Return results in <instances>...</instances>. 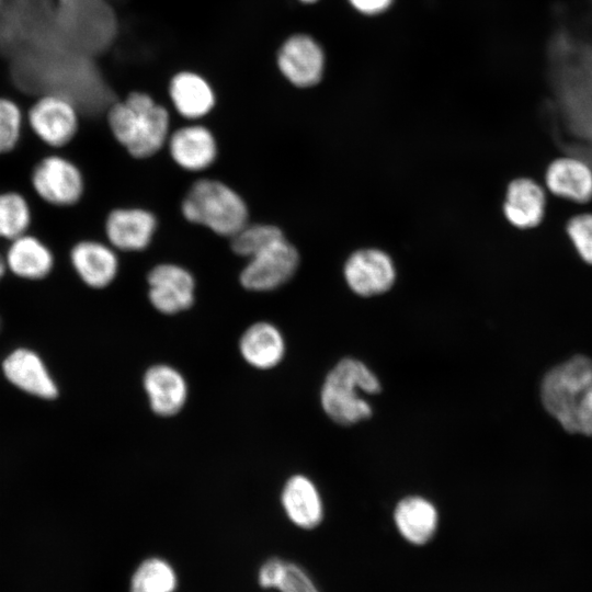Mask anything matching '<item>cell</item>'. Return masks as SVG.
I'll return each instance as SVG.
<instances>
[{"label":"cell","instance_id":"1","mask_svg":"<svg viewBox=\"0 0 592 592\" xmlns=\"http://www.w3.org/2000/svg\"><path fill=\"white\" fill-rule=\"evenodd\" d=\"M170 112L150 93L130 91L107 112L114 139L136 159L150 158L167 146Z\"/></svg>","mask_w":592,"mask_h":592},{"label":"cell","instance_id":"2","mask_svg":"<svg viewBox=\"0 0 592 592\" xmlns=\"http://www.w3.org/2000/svg\"><path fill=\"white\" fill-rule=\"evenodd\" d=\"M378 375L354 356L340 358L326 374L319 392L320 407L333 423L352 426L372 418L366 398L382 391Z\"/></svg>","mask_w":592,"mask_h":592},{"label":"cell","instance_id":"3","mask_svg":"<svg viewBox=\"0 0 592 592\" xmlns=\"http://www.w3.org/2000/svg\"><path fill=\"white\" fill-rule=\"evenodd\" d=\"M182 217L220 237H232L249 223L244 198L227 183L202 178L192 183L180 205Z\"/></svg>","mask_w":592,"mask_h":592},{"label":"cell","instance_id":"4","mask_svg":"<svg viewBox=\"0 0 592 592\" xmlns=\"http://www.w3.org/2000/svg\"><path fill=\"white\" fill-rule=\"evenodd\" d=\"M592 384V360L576 355L553 367L543 378L542 402L565 431L587 388Z\"/></svg>","mask_w":592,"mask_h":592},{"label":"cell","instance_id":"5","mask_svg":"<svg viewBox=\"0 0 592 592\" xmlns=\"http://www.w3.org/2000/svg\"><path fill=\"white\" fill-rule=\"evenodd\" d=\"M30 184L39 200L55 207L73 206L84 193L80 168L58 153L47 155L33 166Z\"/></svg>","mask_w":592,"mask_h":592},{"label":"cell","instance_id":"6","mask_svg":"<svg viewBox=\"0 0 592 592\" xmlns=\"http://www.w3.org/2000/svg\"><path fill=\"white\" fill-rule=\"evenodd\" d=\"M25 119L33 134L55 149L69 145L80 124L77 105L58 93L39 96L29 109Z\"/></svg>","mask_w":592,"mask_h":592},{"label":"cell","instance_id":"7","mask_svg":"<svg viewBox=\"0 0 592 592\" xmlns=\"http://www.w3.org/2000/svg\"><path fill=\"white\" fill-rule=\"evenodd\" d=\"M299 265L297 249L285 238L247 260L240 285L251 292H270L288 282Z\"/></svg>","mask_w":592,"mask_h":592},{"label":"cell","instance_id":"8","mask_svg":"<svg viewBox=\"0 0 592 592\" xmlns=\"http://www.w3.org/2000/svg\"><path fill=\"white\" fill-rule=\"evenodd\" d=\"M146 281L148 300L162 315H178L195 301V277L180 264L159 263L149 270Z\"/></svg>","mask_w":592,"mask_h":592},{"label":"cell","instance_id":"9","mask_svg":"<svg viewBox=\"0 0 592 592\" xmlns=\"http://www.w3.org/2000/svg\"><path fill=\"white\" fill-rule=\"evenodd\" d=\"M343 273L350 289L362 297L384 294L396 281L391 258L378 249H362L352 253Z\"/></svg>","mask_w":592,"mask_h":592},{"label":"cell","instance_id":"10","mask_svg":"<svg viewBox=\"0 0 592 592\" xmlns=\"http://www.w3.org/2000/svg\"><path fill=\"white\" fill-rule=\"evenodd\" d=\"M158 228L156 215L141 207H116L104 221L107 242L117 251L139 252L149 247Z\"/></svg>","mask_w":592,"mask_h":592},{"label":"cell","instance_id":"11","mask_svg":"<svg viewBox=\"0 0 592 592\" xmlns=\"http://www.w3.org/2000/svg\"><path fill=\"white\" fill-rule=\"evenodd\" d=\"M173 162L189 172L210 168L218 156L217 139L210 128L196 122L173 130L167 141Z\"/></svg>","mask_w":592,"mask_h":592},{"label":"cell","instance_id":"12","mask_svg":"<svg viewBox=\"0 0 592 592\" xmlns=\"http://www.w3.org/2000/svg\"><path fill=\"white\" fill-rule=\"evenodd\" d=\"M2 372L10 384L44 400L58 396V386L43 358L27 348L12 350L2 361Z\"/></svg>","mask_w":592,"mask_h":592},{"label":"cell","instance_id":"13","mask_svg":"<svg viewBox=\"0 0 592 592\" xmlns=\"http://www.w3.org/2000/svg\"><path fill=\"white\" fill-rule=\"evenodd\" d=\"M69 261L80 281L92 289L110 286L119 271L117 250L99 240L76 242L69 251Z\"/></svg>","mask_w":592,"mask_h":592},{"label":"cell","instance_id":"14","mask_svg":"<svg viewBox=\"0 0 592 592\" xmlns=\"http://www.w3.org/2000/svg\"><path fill=\"white\" fill-rule=\"evenodd\" d=\"M280 501L288 521L298 528L312 531L325 519V503L316 482L305 474H294L284 482Z\"/></svg>","mask_w":592,"mask_h":592},{"label":"cell","instance_id":"15","mask_svg":"<svg viewBox=\"0 0 592 592\" xmlns=\"http://www.w3.org/2000/svg\"><path fill=\"white\" fill-rule=\"evenodd\" d=\"M170 102L179 115L196 122L213 112L217 103L214 86L202 73L180 70L171 76L167 87Z\"/></svg>","mask_w":592,"mask_h":592},{"label":"cell","instance_id":"16","mask_svg":"<svg viewBox=\"0 0 592 592\" xmlns=\"http://www.w3.org/2000/svg\"><path fill=\"white\" fill-rule=\"evenodd\" d=\"M392 521L398 534L409 544L424 546L436 535L440 513L435 503L421 494H407L394 506Z\"/></svg>","mask_w":592,"mask_h":592},{"label":"cell","instance_id":"17","mask_svg":"<svg viewBox=\"0 0 592 592\" xmlns=\"http://www.w3.org/2000/svg\"><path fill=\"white\" fill-rule=\"evenodd\" d=\"M547 208L544 185L527 177L513 179L506 186L503 215L517 229H533L542 224Z\"/></svg>","mask_w":592,"mask_h":592},{"label":"cell","instance_id":"18","mask_svg":"<svg viewBox=\"0 0 592 592\" xmlns=\"http://www.w3.org/2000/svg\"><path fill=\"white\" fill-rule=\"evenodd\" d=\"M544 186L556 197L587 204L592 201V167L578 157H558L546 167Z\"/></svg>","mask_w":592,"mask_h":592},{"label":"cell","instance_id":"19","mask_svg":"<svg viewBox=\"0 0 592 592\" xmlns=\"http://www.w3.org/2000/svg\"><path fill=\"white\" fill-rule=\"evenodd\" d=\"M143 387L151 411L164 418L179 413L189 397L185 377L168 364L148 367L143 377Z\"/></svg>","mask_w":592,"mask_h":592},{"label":"cell","instance_id":"20","mask_svg":"<svg viewBox=\"0 0 592 592\" xmlns=\"http://www.w3.org/2000/svg\"><path fill=\"white\" fill-rule=\"evenodd\" d=\"M277 66L283 76L297 87H310L321 77L323 55L307 35H293L277 52Z\"/></svg>","mask_w":592,"mask_h":592},{"label":"cell","instance_id":"21","mask_svg":"<svg viewBox=\"0 0 592 592\" xmlns=\"http://www.w3.org/2000/svg\"><path fill=\"white\" fill-rule=\"evenodd\" d=\"M7 271L19 280H45L55 266L52 249L37 236L26 232L11 241L4 252Z\"/></svg>","mask_w":592,"mask_h":592},{"label":"cell","instance_id":"22","mask_svg":"<svg viewBox=\"0 0 592 592\" xmlns=\"http://www.w3.org/2000/svg\"><path fill=\"white\" fill-rule=\"evenodd\" d=\"M238 349L242 360L249 366L269 371L283 362L286 355V341L274 323L257 321L242 332Z\"/></svg>","mask_w":592,"mask_h":592},{"label":"cell","instance_id":"23","mask_svg":"<svg viewBox=\"0 0 592 592\" xmlns=\"http://www.w3.org/2000/svg\"><path fill=\"white\" fill-rule=\"evenodd\" d=\"M258 582L263 589L277 592H320L303 567L277 557L260 567Z\"/></svg>","mask_w":592,"mask_h":592},{"label":"cell","instance_id":"24","mask_svg":"<svg viewBox=\"0 0 592 592\" xmlns=\"http://www.w3.org/2000/svg\"><path fill=\"white\" fill-rule=\"evenodd\" d=\"M32 220V207L22 193L0 192V239L11 241L29 232Z\"/></svg>","mask_w":592,"mask_h":592},{"label":"cell","instance_id":"25","mask_svg":"<svg viewBox=\"0 0 592 592\" xmlns=\"http://www.w3.org/2000/svg\"><path fill=\"white\" fill-rule=\"evenodd\" d=\"M178 576L167 560L150 557L135 569L129 583V592H174Z\"/></svg>","mask_w":592,"mask_h":592},{"label":"cell","instance_id":"26","mask_svg":"<svg viewBox=\"0 0 592 592\" xmlns=\"http://www.w3.org/2000/svg\"><path fill=\"white\" fill-rule=\"evenodd\" d=\"M283 238L282 230L274 225L248 223L229 238V244L236 255L248 260Z\"/></svg>","mask_w":592,"mask_h":592},{"label":"cell","instance_id":"27","mask_svg":"<svg viewBox=\"0 0 592 592\" xmlns=\"http://www.w3.org/2000/svg\"><path fill=\"white\" fill-rule=\"evenodd\" d=\"M24 115L12 99L0 96V156L13 151L22 136Z\"/></svg>","mask_w":592,"mask_h":592},{"label":"cell","instance_id":"28","mask_svg":"<svg viewBox=\"0 0 592 592\" xmlns=\"http://www.w3.org/2000/svg\"><path fill=\"white\" fill-rule=\"evenodd\" d=\"M566 234L579 258L592 265V213L571 216L566 224Z\"/></svg>","mask_w":592,"mask_h":592},{"label":"cell","instance_id":"29","mask_svg":"<svg viewBox=\"0 0 592 592\" xmlns=\"http://www.w3.org/2000/svg\"><path fill=\"white\" fill-rule=\"evenodd\" d=\"M567 432L592 436V384L578 402Z\"/></svg>","mask_w":592,"mask_h":592},{"label":"cell","instance_id":"30","mask_svg":"<svg viewBox=\"0 0 592 592\" xmlns=\"http://www.w3.org/2000/svg\"><path fill=\"white\" fill-rule=\"evenodd\" d=\"M355 9L366 14H375L387 9L391 0H350Z\"/></svg>","mask_w":592,"mask_h":592},{"label":"cell","instance_id":"31","mask_svg":"<svg viewBox=\"0 0 592 592\" xmlns=\"http://www.w3.org/2000/svg\"><path fill=\"white\" fill-rule=\"evenodd\" d=\"M7 272L8 271H7V265L4 261V254L0 252V281L4 277Z\"/></svg>","mask_w":592,"mask_h":592},{"label":"cell","instance_id":"32","mask_svg":"<svg viewBox=\"0 0 592 592\" xmlns=\"http://www.w3.org/2000/svg\"><path fill=\"white\" fill-rule=\"evenodd\" d=\"M301 1H305V2H311V1H315V0H301Z\"/></svg>","mask_w":592,"mask_h":592}]
</instances>
